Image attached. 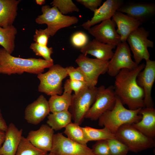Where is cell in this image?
Segmentation results:
<instances>
[{"label": "cell", "instance_id": "1", "mask_svg": "<svg viewBox=\"0 0 155 155\" xmlns=\"http://www.w3.org/2000/svg\"><path fill=\"white\" fill-rule=\"evenodd\" d=\"M145 65L142 63L133 69H122L115 76L114 87L115 95L131 110L145 107L143 90L136 82L138 74Z\"/></svg>", "mask_w": 155, "mask_h": 155}, {"label": "cell", "instance_id": "2", "mask_svg": "<svg viewBox=\"0 0 155 155\" xmlns=\"http://www.w3.org/2000/svg\"><path fill=\"white\" fill-rule=\"evenodd\" d=\"M53 64V61L40 58L23 59L14 57L3 48H0V74L10 75L26 72L38 75Z\"/></svg>", "mask_w": 155, "mask_h": 155}, {"label": "cell", "instance_id": "3", "mask_svg": "<svg viewBox=\"0 0 155 155\" xmlns=\"http://www.w3.org/2000/svg\"><path fill=\"white\" fill-rule=\"evenodd\" d=\"M141 109L131 110L126 108L120 99L116 96L114 107L99 117L98 125L106 127L115 134L122 125L126 124H132L140 121L142 118V115L139 114Z\"/></svg>", "mask_w": 155, "mask_h": 155}, {"label": "cell", "instance_id": "4", "mask_svg": "<svg viewBox=\"0 0 155 155\" xmlns=\"http://www.w3.org/2000/svg\"><path fill=\"white\" fill-rule=\"evenodd\" d=\"M116 138L125 144L129 150L135 153L152 148L155 146L154 139L142 133L132 124L121 126L115 134Z\"/></svg>", "mask_w": 155, "mask_h": 155}, {"label": "cell", "instance_id": "5", "mask_svg": "<svg viewBox=\"0 0 155 155\" xmlns=\"http://www.w3.org/2000/svg\"><path fill=\"white\" fill-rule=\"evenodd\" d=\"M42 14L35 19L36 23L39 24H46L45 29L50 36H53L57 32L63 28L69 27L77 23L78 18L74 16L62 14L55 6L51 7L48 5L41 7Z\"/></svg>", "mask_w": 155, "mask_h": 155}, {"label": "cell", "instance_id": "6", "mask_svg": "<svg viewBox=\"0 0 155 155\" xmlns=\"http://www.w3.org/2000/svg\"><path fill=\"white\" fill-rule=\"evenodd\" d=\"M68 76L65 68L59 64H53L47 72L37 75L40 81L38 91L49 96L61 95L62 81Z\"/></svg>", "mask_w": 155, "mask_h": 155}, {"label": "cell", "instance_id": "7", "mask_svg": "<svg viewBox=\"0 0 155 155\" xmlns=\"http://www.w3.org/2000/svg\"><path fill=\"white\" fill-rule=\"evenodd\" d=\"M98 91L96 86H86L77 94L72 95L69 109L74 123L80 125L94 102Z\"/></svg>", "mask_w": 155, "mask_h": 155}, {"label": "cell", "instance_id": "8", "mask_svg": "<svg viewBox=\"0 0 155 155\" xmlns=\"http://www.w3.org/2000/svg\"><path fill=\"white\" fill-rule=\"evenodd\" d=\"M149 31L143 27H139L128 36L126 41L133 54L135 62L137 65L143 59H150V54L148 48H153L154 42L148 39Z\"/></svg>", "mask_w": 155, "mask_h": 155}, {"label": "cell", "instance_id": "9", "mask_svg": "<svg viewBox=\"0 0 155 155\" xmlns=\"http://www.w3.org/2000/svg\"><path fill=\"white\" fill-rule=\"evenodd\" d=\"M116 96L114 87L106 88L104 86L98 88L95 100L86 114L85 118L96 121L106 112L114 107Z\"/></svg>", "mask_w": 155, "mask_h": 155}, {"label": "cell", "instance_id": "10", "mask_svg": "<svg viewBox=\"0 0 155 155\" xmlns=\"http://www.w3.org/2000/svg\"><path fill=\"white\" fill-rule=\"evenodd\" d=\"M49 155H94L87 145L76 143L62 133L54 134Z\"/></svg>", "mask_w": 155, "mask_h": 155}, {"label": "cell", "instance_id": "11", "mask_svg": "<svg viewBox=\"0 0 155 155\" xmlns=\"http://www.w3.org/2000/svg\"><path fill=\"white\" fill-rule=\"evenodd\" d=\"M75 62L84 74L86 82L90 87H95L99 76L107 72L108 61L89 58L82 54Z\"/></svg>", "mask_w": 155, "mask_h": 155}, {"label": "cell", "instance_id": "12", "mask_svg": "<svg viewBox=\"0 0 155 155\" xmlns=\"http://www.w3.org/2000/svg\"><path fill=\"white\" fill-rule=\"evenodd\" d=\"M110 60L108 61L107 73L115 76L123 69H132L138 66L132 59L130 48L126 42H121L117 46Z\"/></svg>", "mask_w": 155, "mask_h": 155}, {"label": "cell", "instance_id": "13", "mask_svg": "<svg viewBox=\"0 0 155 155\" xmlns=\"http://www.w3.org/2000/svg\"><path fill=\"white\" fill-rule=\"evenodd\" d=\"M117 11L125 13L142 23L154 16L155 4L150 2L129 1L123 3Z\"/></svg>", "mask_w": 155, "mask_h": 155}, {"label": "cell", "instance_id": "14", "mask_svg": "<svg viewBox=\"0 0 155 155\" xmlns=\"http://www.w3.org/2000/svg\"><path fill=\"white\" fill-rule=\"evenodd\" d=\"M155 80V61L150 59L146 60L144 68L138 74L136 82L143 90L145 107H154L152 97V88Z\"/></svg>", "mask_w": 155, "mask_h": 155}, {"label": "cell", "instance_id": "15", "mask_svg": "<svg viewBox=\"0 0 155 155\" xmlns=\"http://www.w3.org/2000/svg\"><path fill=\"white\" fill-rule=\"evenodd\" d=\"M115 24L111 19L89 28L88 32L101 42L117 46L121 42L120 36L115 29Z\"/></svg>", "mask_w": 155, "mask_h": 155}, {"label": "cell", "instance_id": "16", "mask_svg": "<svg viewBox=\"0 0 155 155\" xmlns=\"http://www.w3.org/2000/svg\"><path fill=\"white\" fill-rule=\"evenodd\" d=\"M50 112L48 101L43 95H41L26 106L24 118L28 123L37 125L48 116Z\"/></svg>", "mask_w": 155, "mask_h": 155}, {"label": "cell", "instance_id": "17", "mask_svg": "<svg viewBox=\"0 0 155 155\" xmlns=\"http://www.w3.org/2000/svg\"><path fill=\"white\" fill-rule=\"evenodd\" d=\"M54 132L47 124H42L38 129L30 131L26 138L36 148L48 152L52 148Z\"/></svg>", "mask_w": 155, "mask_h": 155}, {"label": "cell", "instance_id": "18", "mask_svg": "<svg viewBox=\"0 0 155 155\" xmlns=\"http://www.w3.org/2000/svg\"><path fill=\"white\" fill-rule=\"evenodd\" d=\"M123 3L122 0H106L93 11V16L91 19L83 23L82 26L87 30L100 22L111 19Z\"/></svg>", "mask_w": 155, "mask_h": 155}, {"label": "cell", "instance_id": "19", "mask_svg": "<svg viewBox=\"0 0 155 155\" xmlns=\"http://www.w3.org/2000/svg\"><path fill=\"white\" fill-rule=\"evenodd\" d=\"M112 20L116 24V31L120 36L121 42H126L129 35L142 24L140 22L124 13L116 11Z\"/></svg>", "mask_w": 155, "mask_h": 155}, {"label": "cell", "instance_id": "20", "mask_svg": "<svg viewBox=\"0 0 155 155\" xmlns=\"http://www.w3.org/2000/svg\"><path fill=\"white\" fill-rule=\"evenodd\" d=\"M116 46L101 42L94 39L82 48L80 52L85 56H86L88 54H90L98 59L109 61L113 56L114 53L113 50Z\"/></svg>", "mask_w": 155, "mask_h": 155}, {"label": "cell", "instance_id": "21", "mask_svg": "<svg viewBox=\"0 0 155 155\" xmlns=\"http://www.w3.org/2000/svg\"><path fill=\"white\" fill-rule=\"evenodd\" d=\"M22 132V129H18L13 123L9 124L3 144L0 148V155H15Z\"/></svg>", "mask_w": 155, "mask_h": 155}, {"label": "cell", "instance_id": "22", "mask_svg": "<svg viewBox=\"0 0 155 155\" xmlns=\"http://www.w3.org/2000/svg\"><path fill=\"white\" fill-rule=\"evenodd\" d=\"M139 114L142 118L132 124L133 126L145 135L154 139L155 137V109L154 107L141 108Z\"/></svg>", "mask_w": 155, "mask_h": 155}, {"label": "cell", "instance_id": "23", "mask_svg": "<svg viewBox=\"0 0 155 155\" xmlns=\"http://www.w3.org/2000/svg\"><path fill=\"white\" fill-rule=\"evenodd\" d=\"M20 0H0V26L13 25L17 15Z\"/></svg>", "mask_w": 155, "mask_h": 155}, {"label": "cell", "instance_id": "24", "mask_svg": "<svg viewBox=\"0 0 155 155\" xmlns=\"http://www.w3.org/2000/svg\"><path fill=\"white\" fill-rule=\"evenodd\" d=\"M71 93L64 92L62 95L51 96L48 101L50 112L53 113L68 110L71 104Z\"/></svg>", "mask_w": 155, "mask_h": 155}, {"label": "cell", "instance_id": "25", "mask_svg": "<svg viewBox=\"0 0 155 155\" xmlns=\"http://www.w3.org/2000/svg\"><path fill=\"white\" fill-rule=\"evenodd\" d=\"M47 124L54 131L65 128L71 123L72 115L68 110L49 114L47 117Z\"/></svg>", "mask_w": 155, "mask_h": 155}, {"label": "cell", "instance_id": "26", "mask_svg": "<svg viewBox=\"0 0 155 155\" xmlns=\"http://www.w3.org/2000/svg\"><path fill=\"white\" fill-rule=\"evenodd\" d=\"M17 33L13 25L6 28L0 26V45L11 54L15 48V39Z\"/></svg>", "mask_w": 155, "mask_h": 155}, {"label": "cell", "instance_id": "27", "mask_svg": "<svg viewBox=\"0 0 155 155\" xmlns=\"http://www.w3.org/2000/svg\"><path fill=\"white\" fill-rule=\"evenodd\" d=\"M82 129L85 137L88 142L116 138L115 134L105 127L102 129H97L86 126L82 127Z\"/></svg>", "mask_w": 155, "mask_h": 155}, {"label": "cell", "instance_id": "28", "mask_svg": "<svg viewBox=\"0 0 155 155\" xmlns=\"http://www.w3.org/2000/svg\"><path fill=\"white\" fill-rule=\"evenodd\" d=\"M64 133L70 140L78 144L87 145L88 142L82 129L80 125L72 122L65 128Z\"/></svg>", "mask_w": 155, "mask_h": 155}, {"label": "cell", "instance_id": "29", "mask_svg": "<svg viewBox=\"0 0 155 155\" xmlns=\"http://www.w3.org/2000/svg\"><path fill=\"white\" fill-rule=\"evenodd\" d=\"M47 153L36 148L26 137L22 136L15 155H45Z\"/></svg>", "mask_w": 155, "mask_h": 155}, {"label": "cell", "instance_id": "30", "mask_svg": "<svg viewBox=\"0 0 155 155\" xmlns=\"http://www.w3.org/2000/svg\"><path fill=\"white\" fill-rule=\"evenodd\" d=\"M60 12L64 15L73 12H79V10L71 0H54L51 3Z\"/></svg>", "mask_w": 155, "mask_h": 155}, {"label": "cell", "instance_id": "31", "mask_svg": "<svg viewBox=\"0 0 155 155\" xmlns=\"http://www.w3.org/2000/svg\"><path fill=\"white\" fill-rule=\"evenodd\" d=\"M111 155H127L129 151L128 147L118 139L107 140Z\"/></svg>", "mask_w": 155, "mask_h": 155}, {"label": "cell", "instance_id": "32", "mask_svg": "<svg viewBox=\"0 0 155 155\" xmlns=\"http://www.w3.org/2000/svg\"><path fill=\"white\" fill-rule=\"evenodd\" d=\"M30 48L36 55L42 57L46 61H53L51 57V55L53 53L52 47H48L47 46H42L35 42L31 43Z\"/></svg>", "mask_w": 155, "mask_h": 155}, {"label": "cell", "instance_id": "33", "mask_svg": "<svg viewBox=\"0 0 155 155\" xmlns=\"http://www.w3.org/2000/svg\"><path fill=\"white\" fill-rule=\"evenodd\" d=\"M87 86L86 82L68 79L65 82L64 92H72L73 91L74 94H76Z\"/></svg>", "mask_w": 155, "mask_h": 155}, {"label": "cell", "instance_id": "34", "mask_svg": "<svg viewBox=\"0 0 155 155\" xmlns=\"http://www.w3.org/2000/svg\"><path fill=\"white\" fill-rule=\"evenodd\" d=\"M92 150L94 155H111L107 140L97 141Z\"/></svg>", "mask_w": 155, "mask_h": 155}, {"label": "cell", "instance_id": "35", "mask_svg": "<svg viewBox=\"0 0 155 155\" xmlns=\"http://www.w3.org/2000/svg\"><path fill=\"white\" fill-rule=\"evenodd\" d=\"M71 42L75 47L81 48L88 43V38L86 34L82 32H78L72 36Z\"/></svg>", "mask_w": 155, "mask_h": 155}, {"label": "cell", "instance_id": "36", "mask_svg": "<svg viewBox=\"0 0 155 155\" xmlns=\"http://www.w3.org/2000/svg\"><path fill=\"white\" fill-rule=\"evenodd\" d=\"M65 68L70 79L86 82L84 74L80 67H78L75 68L72 66H70L66 67Z\"/></svg>", "mask_w": 155, "mask_h": 155}, {"label": "cell", "instance_id": "37", "mask_svg": "<svg viewBox=\"0 0 155 155\" xmlns=\"http://www.w3.org/2000/svg\"><path fill=\"white\" fill-rule=\"evenodd\" d=\"M50 36L45 29H36L33 36V40L35 42L40 45L47 46Z\"/></svg>", "mask_w": 155, "mask_h": 155}, {"label": "cell", "instance_id": "38", "mask_svg": "<svg viewBox=\"0 0 155 155\" xmlns=\"http://www.w3.org/2000/svg\"><path fill=\"white\" fill-rule=\"evenodd\" d=\"M77 1L84 5L92 11H94L100 6L102 0H77Z\"/></svg>", "mask_w": 155, "mask_h": 155}, {"label": "cell", "instance_id": "39", "mask_svg": "<svg viewBox=\"0 0 155 155\" xmlns=\"http://www.w3.org/2000/svg\"><path fill=\"white\" fill-rule=\"evenodd\" d=\"M8 126L3 116L0 109V130L5 132L7 129Z\"/></svg>", "mask_w": 155, "mask_h": 155}, {"label": "cell", "instance_id": "40", "mask_svg": "<svg viewBox=\"0 0 155 155\" xmlns=\"http://www.w3.org/2000/svg\"><path fill=\"white\" fill-rule=\"evenodd\" d=\"M5 137V132L0 130V148L4 141Z\"/></svg>", "mask_w": 155, "mask_h": 155}, {"label": "cell", "instance_id": "41", "mask_svg": "<svg viewBox=\"0 0 155 155\" xmlns=\"http://www.w3.org/2000/svg\"><path fill=\"white\" fill-rule=\"evenodd\" d=\"M35 1L37 4L42 5L45 3V1L44 0H36Z\"/></svg>", "mask_w": 155, "mask_h": 155}, {"label": "cell", "instance_id": "42", "mask_svg": "<svg viewBox=\"0 0 155 155\" xmlns=\"http://www.w3.org/2000/svg\"><path fill=\"white\" fill-rule=\"evenodd\" d=\"M45 155H49V154L47 153V154H45Z\"/></svg>", "mask_w": 155, "mask_h": 155}, {"label": "cell", "instance_id": "43", "mask_svg": "<svg viewBox=\"0 0 155 155\" xmlns=\"http://www.w3.org/2000/svg\"></svg>", "mask_w": 155, "mask_h": 155}]
</instances>
